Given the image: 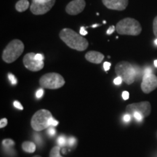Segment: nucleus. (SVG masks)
<instances>
[{"label": "nucleus", "instance_id": "obj_34", "mask_svg": "<svg viewBox=\"0 0 157 157\" xmlns=\"http://www.w3.org/2000/svg\"><path fill=\"white\" fill-rule=\"evenodd\" d=\"M123 119L125 122H129V121L131 120V115L129 114V113H127V114L124 116Z\"/></svg>", "mask_w": 157, "mask_h": 157}, {"label": "nucleus", "instance_id": "obj_17", "mask_svg": "<svg viewBox=\"0 0 157 157\" xmlns=\"http://www.w3.org/2000/svg\"><path fill=\"white\" fill-rule=\"evenodd\" d=\"M3 146L6 147V148H10V147L13 146L15 145V142L11 139H6V140L2 141Z\"/></svg>", "mask_w": 157, "mask_h": 157}, {"label": "nucleus", "instance_id": "obj_8", "mask_svg": "<svg viewBox=\"0 0 157 157\" xmlns=\"http://www.w3.org/2000/svg\"><path fill=\"white\" fill-rule=\"evenodd\" d=\"M36 53L29 52L24 56L23 59V64L27 69L31 71H38L44 68V61H39L35 58Z\"/></svg>", "mask_w": 157, "mask_h": 157}, {"label": "nucleus", "instance_id": "obj_39", "mask_svg": "<svg viewBox=\"0 0 157 157\" xmlns=\"http://www.w3.org/2000/svg\"><path fill=\"white\" fill-rule=\"evenodd\" d=\"M154 66H155V67L157 68V60H154Z\"/></svg>", "mask_w": 157, "mask_h": 157}, {"label": "nucleus", "instance_id": "obj_4", "mask_svg": "<svg viewBox=\"0 0 157 157\" xmlns=\"http://www.w3.org/2000/svg\"><path fill=\"white\" fill-rule=\"evenodd\" d=\"M115 72L127 84H132L136 79L135 66L127 61L118 63L115 66Z\"/></svg>", "mask_w": 157, "mask_h": 157}, {"label": "nucleus", "instance_id": "obj_21", "mask_svg": "<svg viewBox=\"0 0 157 157\" xmlns=\"http://www.w3.org/2000/svg\"><path fill=\"white\" fill-rule=\"evenodd\" d=\"M8 78H9L10 81L12 84L15 85V84H17V79H16V78H15V76L13 75V74H8Z\"/></svg>", "mask_w": 157, "mask_h": 157}, {"label": "nucleus", "instance_id": "obj_10", "mask_svg": "<svg viewBox=\"0 0 157 157\" xmlns=\"http://www.w3.org/2000/svg\"><path fill=\"white\" fill-rule=\"evenodd\" d=\"M157 88V76L154 74L143 76L141 83V90L144 93H150Z\"/></svg>", "mask_w": 157, "mask_h": 157}, {"label": "nucleus", "instance_id": "obj_29", "mask_svg": "<svg viewBox=\"0 0 157 157\" xmlns=\"http://www.w3.org/2000/svg\"><path fill=\"white\" fill-rule=\"evenodd\" d=\"M35 58H36V60H39V61H44V55H42L41 53H38V54H36V56H35Z\"/></svg>", "mask_w": 157, "mask_h": 157}, {"label": "nucleus", "instance_id": "obj_20", "mask_svg": "<svg viewBox=\"0 0 157 157\" xmlns=\"http://www.w3.org/2000/svg\"><path fill=\"white\" fill-rule=\"evenodd\" d=\"M153 31H154L155 36L157 38V16L155 17L154 22H153Z\"/></svg>", "mask_w": 157, "mask_h": 157}, {"label": "nucleus", "instance_id": "obj_28", "mask_svg": "<svg viewBox=\"0 0 157 157\" xmlns=\"http://www.w3.org/2000/svg\"><path fill=\"white\" fill-rule=\"evenodd\" d=\"M152 73V69L151 68H146L143 70V76L149 75V74H151Z\"/></svg>", "mask_w": 157, "mask_h": 157}, {"label": "nucleus", "instance_id": "obj_6", "mask_svg": "<svg viewBox=\"0 0 157 157\" xmlns=\"http://www.w3.org/2000/svg\"><path fill=\"white\" fill-rule=\"evenodd\" d=\"M39 84L43 88L56 90L62 87L65 84V80L60 74L48 73L43 75L39 79Z\"/></svg>", "mask_w": 157, "mask_h": 157}, {"label": "nucleus", "instance_id": "obj_5", "mask_svg": "<svg viewBox=\"0 0 157 157\" xmlns=\"http://www.w3.org/2000/svg\"><path fill=\"white\" fill-rule=\"evenodd\" d=\"M52 117V113L48 110H39L32 117L31 121V127L37 132L49 128L50 127V120Z\"/></svg>", "mask_w": 157, "mask_h": 157}, {"label": "nucleus", "instance_id": "obj_40", "mask_svg": "<svg viewBox=\"0 0 157 157\" xmlns=\"http://www.w3.org/2000/svg\"><path fill=\"white\" fill-rule=\"evenodd\" d=\"M154 43H155V44L156 45H157V38L155 39V42H154Z\"/></svg>", "mask_w": 157, "mask_h": 157}, {"label": "nucleus", "instance_id": "obj_18", "mask_svg": "<svg viewBox=\"0 0 157 157\" xmlns=\"http://www.w3.org/2000/svg\"><path fill=\"white\" fill-rule=\"evenodd\" d=\"M58 143L59 144V146H66V143H67V140H66V137L63 136V135H60V137H58Z\"/></svg>", "mask_w": 157, "mask_h": 157}, {"label": "nucleus", "instance_id": "obj_1", "mask_svg": "<svg viewBox=\"0 0 157 157\" xmlns=\"http://www.w3.org/2000/svg\"><path fill=\"white\" fill-rule=\"evenodd\" d=\"M59 36L70 48L77 51H84L88 48L89 42L83 36L71 29L65 28L60 31Z\"/></svg>", "mask_w": 157, "mask_h": 157}, {"label": "nucleus", "instance_id": "obj_37", "mask_svg": "<svg viewBox=\"0 0 157 157\" xmlns=\"http://www.w3.org/2000/svg\"><path fill=\"white\" fill-rule=\"evenodd\" d=\"M33 1L36 2H43L46 1V0H33Z\"/></svg>", "mask_w": 157, "mask_h": 157}, {"label": "nucleus", "instance_id": "obj_31", "mask_svg": "<svg viewBox=\"0 0 157 157\" xmlns=\"http://www.w3.org/2000/svg\"><path fill=\"white\" fill-rule=\"evenodd\" d=\"M13 105H14V106L17 109H19V110H23V107L22 106V105H21V103H19L18 101H14V103H13Z\"/></svg>", "mask_w": 157, "mask_h": 157}, {"label": "nucleus", "instance_id": "obj_33", "mask_svg": "<svg viewBox=\"0 0 157 157\" xmlns=\"http://www.w3.org/2000/svg\"><path fill=\"white\" fill-rule=\"evenodd\" d=\"M87 34H88V32L85 30V28L83 26H82L81 29H80L79 34H81L82 36H86V35H87Z\"/></svg>", "mask_w": 157, "mask_h": 157}, {"label": "nucleus", "instance_id": "obj_15", "mask_svg": "<svg viewBox=\"0 0 157 157\" xmlns=\"http://www.w3.org/2000/svg\"><path fill=\"white\" fill-rule=\"evenodd\" d=\"M22 148L25 152L34 153L36 151V145L31 141H25L22 144Z\"/></svg>", "mask_w": 157, "mask_h": 157}, {"label": "nucleus", "instance_id": "obj_19", "mask_svg": "<svg viewBox=\"0 0 157 157\" xmlns=\"http://www.w3.org/2000/svg\"><path fill=\"white\" fill-rule=\"evenodd\" d=\"M133 117H134V118L137 121H139V122H140V121H143V118H144V117L139 112H135L134 113H133Z\"/></svg>", "mask_w": 157, "mask_h": 157}, {"label": "nucleus", "instance_id": "obj_26", "mask_svg": "<svg viewBox=\"0 0 157 157\" xmlns=\"http://www.w3.org/2000/svg\"><path fill=\"white\" fill-rule=\"evenodd\" d=\"M7 119L4 118V119H2L1 121H0V127L1 128H3L5 126H7Z\"/></svg>", "mask_w": 157, "mask_h": 157}, {"label": "nucleus", "instance_id": "obj_9", "mask_svg": "<svg viewBox=\"0 0 157 157\" xmlns=\"http://www.w3.org/2000/svg\"><path fill=\"white\" fill-rule=\"evenodd\" d=\"M56 0H46L43 2H36L32 1L30 6L31 12L34 15H44L52 8Z\"/></svg>", "mask_w": 157, "mask_h": 157}, {"label": "nucleus", "instance_id": "obj_32", "mask_svg": "<svg viewBox=\"0 0 157 157\" xmlns=\"http://www.w3.org/2000/svg\"><path fill=\"white\" fill-rule=\"evenodd\" d=\"M111 63L109 62H105L103 63V68L104 70L105 71H108L110 69V68H111Z\"/></svg>", "mask_w": 157, "mask_h": 157}, {"label": "nucleus", "instance_id": "obj_11", "mask_svg": "<svg viewBox=\"0 0 157 157\" xmlns=\"http://www.w3.org/2000/svg\"><path fill=\"white\" fill-rule=\"evenodd\" d=\"M86 6L84 0H73L68 4L66 7V11L68 14L76 15L81 13Z\"/></svg>", "mask_w": 157, "mask_h": 157}, {"label": "nucleus", "instance_id": "obj_24", "mask_svg": "<svg viewBox=\"0 0 157 157\" xmlns=\"http://www.w3.org/2000/svg\"><path fill=\"white\" fill-rule=\"evenodd\" d=\"M122 82H123L122 78H121L120 76H117V77L115 78L114 80H113V83H114V84H116V85H120Z\"/></svg>", "mask_w": 157, "mask_h": 157}, {"label": "nucleus", "instance_id": "obj_36", "mask_svg": "<svg viewBox=\"0 0 157 157\" xmlns=\"http://www.w3.org/2000/svg\"><path fill=\"white\" fill-rule=\"evenodd\" d=\"M129 97V94L127 91H124L122 93V98L124 101H127L128 100V98Z\"/></svg>", "mask_w": 157, "mask_h": 157}, {"label": "nucleus", "instance_id": "obj_7", "mask_svg": "<svg viewBox=\"0 0 157 157\" xmlns=\"http://www.w3.org/2000/svg\"><path fill=\"white\" fill-rule=\"evenodd\" d=\"M151 106L148 101L129 104L126 108L127 113L129 114L133 115L135 112H139L144 117H148L151 113Z\"/></svg>", "mask_w": 157, "mask_h": 157}, {"label": "nucleus", "instance_id": "obj_13", "mask_svg": "<svg viewBox=\"0 0 157 157\" xmlns=\"http://www.w3.org/2000/svg\"><path fill=\"white\" fill-rule=\"evenodd\" d=\"M86 60L93 63L99 64L102 63L104 59V56L97 51H90L85 55Z\"/></svg>", "mask_w": 157, "mask_h": 157}, {"label": "nucleus", "instance_id": "obj_16", "mask_svg": "<svg viewBox=\"0 0 157 157\" xmlns=\"http://www.w3.org/2000/svg\"><path fill=\"white\" fill-rule=\"evenodd\" d=\"M60 146L53 147L50 153V157H62L60 155Z\"/></svg>", "mask_w": 157, "mask_h": 157}, {"label": "nucleus", "instance_id": "obj_23", "mask_svg": "<svg viewBox=\"0 0 157 157\" xmlns=\"http://www.w3.org/2000/svg\"><path fill=\"white\" fill-rule=\"evenodd\" d=\"M44 90H43L42 88H41V89H39V90H37V92H36V97L37 98H42V96H43V95H44Z\"/></svg>", "mask_w": 157, "mask_h": 157}, {"label": "nucleus", "instance_id": "obj_12", "mask_svg": "<svg viewBox=\"0 0 157 157\" xmlns=\"http://www.w3.org/2000/svg\"><path fill=\"white\" fill-rule=\"evenodd\" d=\"M102 2L108 9L113 10L122 11L128 5V0H102Z\"/></svg>", "mask_w": 157, "mask_h": 157}, {"label": "nucleus", "instance_id": "obj_22", "mask_svg": "<svg viewBox=\"0 0 157 157\" xmlns=\"http://www.w3.org/2000/svg\"><path fill=\"white\" fill-rule=\"evenodd\" d=\"M34 140L38 145H41L42 143V137H41L39 135H34Z\"/></svg>", "mask_w": 157, "mask_h": 157}, {"label": "nucleus", "instance_id": "obj_35", "mask_svg": "<svg viewBox=\"0 0 157 157\" xmlns=\"http://www.w3.org/2000/svg\"><path fill=\"white\" fill-rule=\"evenodd\" d=\"M76 143V140L74 137H70L69 139L68 140V143L69 146H74Z\"/></svg>", "mask_w": 157, "mask_h": 157}, {"label": "nucleus", "instance_id": "obj_2", "mask_svg": "<svg viewBox=\"0 0 157 157\" xmlns=\"http://www.w3.org/2000/svg\"><path fill=\"white\" fill-rule=\"evenodd\" d=\"M116 31L121 35L138 36L142 31V26L137 20L132 17H126L117 23Z\"/></svg>", "mask_w": 157, "mask_h": 157}, {"label": "nucleus", "instance_id": "obj_38", "mask_svg": "<svg viewBox=\"0 0 157 157\" xmlns=\"http://www.w3.org/2000/svg\"><path fill=\"white\" fill-rule=\"evenodd\" d=\"M98 26H100L99 24H94L93 25H91L92 28H95V27H98Z\"/></svg>", "mask_w": 157, "mask_h": 157}, {"label": "nucleus", "instance_id": "obj_41", "mask_svg": "<svg viewBox=\"0 0 157 157\" xmlns=\"http://www.w3.org/2000/svg\"><path fill=\"white\" fill-rule=\"evenodd\" d=\"M33 157H42V156H33Z\"/></svg>", "mask_w": 157, "mask_h": 157}, {"label": "nucleus", "instance_id": "obj_3", "mask_svg": "<svg viewBox=\"0 0 157 157\" xmlns=\"http://www.w3.org/2000/svg\"><path fill=\"white\" fill-rule=\"evenodd\" d=\"M23 50H24L23 43L19 39H13L3 50V60L7 63H12L22 55Z\"/></svg>", "mask_w": 157, "mask_h": 157}, {"label": "nucleus", "instance_id": "obj_14", "mask_svg": "<svg viewBox=\"0 0 157 157\" xmlns=\"http://www.w3.org/2000/svg\"><path fill=\"white\" fill-rule=\"evenodd\" d=\"M30 4L28 0H19L15 4V9L19 13H23L29 8Z\"/></svg>", "mask_w": 157, "mask_h": 157}, {"label": "nucleus", "instance_id": "obj_27", "mask_svg": "<svg viewBox=\"0 0 157 157\" xmlns=\"http://www.w3.org/2000/svg\"><path fill=\"white\" fill-rule=\"evenodd\" d=\"M50 127H56L58 124V121L56 120L55 119H53V117H52L50 120Z\"/></svg>", "mask_w": 157, "mask_h": 157}, {"label": "nucleus", "instance_id": "obj_25", "mask_svg": "<svg viewBox=\"0 0 157 157\" xmlns=\"http://www.w3.org/2000/svg\"><path fill=\"white\" fill-rule=\"evenodd\" d=\"M56 130L53 128V127H50V128H49L48 130V133L49 135H50V136H53V135H56Z\"/></svg>", "mask_w": 157, "mask_h": 157}, {"label": "nucleus", "instance_id": "obj_30", "mask_svg": "<svg viewBox=\"0 0 157 157\" xmlns=\"http://www.w3.org/2000/svg\"><path fill=\"white\" fill-rule=\"evenodd\" d=\"M115 30H116V27L114 25H111V26L109 27V29L107 30L106 34L109 35H111V34H113V33L114 32Z\"/></svg>", "mask_w": 157, "mask_h": 157}]
</instances>
